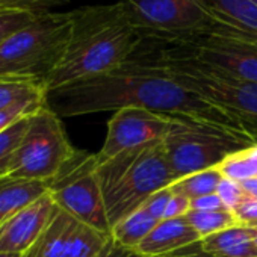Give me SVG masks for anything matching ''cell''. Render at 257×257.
I'll return each instance as SVG.
<instances>
[{
  "label": "cell",
  "instance_id": "obj_13",
  "mask_svg": "<svg viewBox=\"0 0 257 257\" xmlns=\"http://www.w3.org/2000/svg\"><path fill=\"white\" fill-rule=\"evenodd\" d=\"M58 207L49 192L0 222V252L25 255L40 240Z\"/></svg>",
  "mask_w": 257,
  "mask_h": 257
},
{
  "label": "cell",
  "instance_id": "obj_12",
  "mask_svg": "<svg viewBox=\"0 0 257 257\" xmlns=\"http://www.w3.org/2000/svg\"><path fill=\"white\" fill-rule=\"evenodd\" d=\"M110 234L89 227L61 209L32 248V257H97Z\"/></svg>",
  "mask_w": 257,
  "mask_h": 257
},
{
  "label": "cell",
  "instance_id": "obj_7",
  "mask_svg": "<svg viewBox=\"0 0 257 257\" xmlns=\"http://www.w3.org/2000/svg\"><path fill=\"white\" fill-rule=\"evenodd\" d=\"M74 152L61 116L46 104L29 115L25 134L13 153L8 176L49 183Z\"/></svg>",
  "mask_w": 257,
  "mask_h": 257
},
{
  "label": "cell",
  "instance_id": "obj_34",
  "mask_svg": "<svg viewBox=\"0 0 257 257\" xmlns=\"http://www.w3.org/2000/svg\"><path fill=\"white\" fill-rule=\"evenodd\" d=\"M0 257H23V255H17V254H7V252H0Z\"/></svg>",
  "mask_w": 257,
  "mask_h": 257
},
{
  "label": "cell",
  "instance_id": "obj_25",
  "mask_svg": "<svg viewBox=\"0 0 257 257\" xmlns=\"http://www.w3.org/2000/svg\"><path fill=\"white\" fill-rule=\"evenodd\" d=\"M46 106V100H31V101H22L11 107H7L0 110V134L5 132L8 127H11L16 121L37 112L38 109Z\"/></svg>",
  "mask_w": 257,
  "mask_h": 257
},
{
  "label": "cell",
  "instance_id": "obj_27",
  "mask_svg": "<svg viewBox=\"0 0 257 257\" xmlns=\"http://www.w3.org/2000/svg\"><path fill=\"white\" fill-rule=\"evenodd\" d=\"M173 195H174V191H173L171 185L170 186H165V188L156 191L153 195H150L141 207L150 216H153L156 221H162L164 219V215H165V210L168 207V203L173 198Z\"/></svg>",
  "mask_w": 257,
  "mask_h": 257
},
{
  "label": "cell",
  "instance_id": "obj_3",
  "mask_svg": "<svg viewBox=\"0 0 257 257\" xmlns=\"http://www.w3.org/2000/svg\"><path fill=\"white\" fill-rule=\"evenodd\" d=\"M98 179L110 228L140 209L156 191L176 182L164 141L98 161Z\"/></svg>",
  "mask_w": 257,
  "mask_h": 257
},
{
  "label": "cell",
  "instance_id": "obj_30",
  "mask_svg": "<svg viewBox=\"0 0 257 257\" xmlns=\"http://www.w3.org/2000/svg\"><path fill=\"white\" fill-rule=\"evenodd\" d=\"M191 210V198L182 194H174L173 198L168 203V207L165 210L164 219H174L182 218Z\"/></svg>",
  "mask_w": 257,
  "mask_h": 257
},
{
  "label": "cell",
  "instance_id": "obj_26",
  "mask_svg": "<svg viewBox=\"0 0 257 257\" xmlns=\"http://www.w3.org/2000/svg\"><path fill=\"white\" fill-rule=\"evenodd\" d=\"M215 194L221 198V201H222V204L225 206V209H227V210H231V212H233V210L240 204V201L246 197L243 188H242L237 182H234V180H231V179H228V177H222V180L219 182V185H218Z\"/></svg>",
  "mask_w": 257,
  "mask_h": 257
},
{
  "label": "cell",
  "instance_id": "obj_36",
  "mask_svg": "<svg viewBox=\"0 0 257 257\" xmlns=\"http://www.w3.org/2000/svg\"><path fill=\"white\" fill-rule=\"evenodd\" d=\"M23 257H32V249H31L29 252H26V254H25Z\"/></svg>",
  "mask_w": 257,
  "mask_h": 257
},
{
  "label": "cell",
  "instance_id": "obj_2",
  "mask_svg": "<svg viewBox=\"0 0 257 257\" xmlns=\"http://www.w3.org/2000/svg\"><path fill=\"white\" fill-rule=\"evenodd\" d=\"M71 37L62 59L46 80L47 91L118 68L143 43L118 2L83 7L71 11Z\"/></svg>",
  "mask_w": 257,
  "mask_h": 257
},
{
  "label": "cell",
  "instance_id": "obj_8",
  "mask_svg": "<svg viewBox=\"0 0 257 257\" xmlns=\"http://www.w3.org/2000/svg\"><path fill=\"white\" fill-rule=\"evenodd\" d=\"M47 192L58 209L89 227L110 234L98 179L97 153L76 150L47 183Z\"/></svg>",
  "mask_w": 257,
  "mask_h": 257
},
{
  "label": "cell",
  "instance_id": "obj_21",
  "mask_svg": "<svg viewBox=\"0 0 257 257\" xmlns=\"http://www.w3.org/2000/svg\"><path fill=\"white\" fill-rule=\"evenodd\" d=\"M185 216L201 239L219 233L222 230L242 225L234 212L231 210H189Z\"/></svg>",
  "mask_w": 257,
  "mask_h": 257
},
{
  "label": "cell",
  "instance_id": "obj_20",
  "mask_svg": "<svg viewBox=\"0 0 257 257\" xmlns=\"http://www.w3.org/2000/svg\"><path fill=\"white\" fill-rule=\"evenodd\" d=\"M47 89L43 82L26 79H0V110L22 101L46 100Z\"/></svg>",
  "mask_w": 257,
  "mask_h": 257
},
{
  "label": "cell",
  "instance_id": "obj_38",
  "mask_svg": "<svg viewBox=\"0 0 257 257\" xmlns=\"http://www.w3.org/2000/svg\"><path fill=\"white\" fill-rule=\"evenodd\" d=\"M251 228H254V230H255V231H257V224H255V225H252V227H251Z\"/></svg>",
  "mask_w": 257,
  "mask_h": 257
},
{
  "label": "cell",
  "instance_id": "obj_10",
  "mask_svg": "<svg viewBox=\"0 0 257 257\" xmlns=\"http://www.w3.org/2000/svg\"><path fill=\"white\" fill-rule=\"evenodd\" d=\"M167 46V44H165ZM176 52L236 79L257 83V41L225 29H213L189 44L170 46Z\"/></svg>",
  "mask_w": 257,
  "mask_h": 257
},
{
  "label": "cell",
  "instance_id": "obj_31",
  "mask_svg": "<svg viewBox=\"0 0 257 257\" xmlns=\"http://www.w3.org/2000/svg\"><path fill=\"white\" fill-rule=\"evenodd\" d=\"M191 210L209 212V210H227V209L216 194H209V195H201V197L192 198L191 200Z\"/></svg>",
  "mask_w": 257,
  "mask_h": 257
},
{
  "label": "cell",
  "instance_id": "obj_22",
  "mask_svg": "<svg viewBox=\"0 0 257 257\" xmlns=\"http://www.w3.org/2000/svg\"><path fill=\"white\" fill-rule=\"evenodd\" d=\"M221 171L215 168H209L204 171H198L194 174H189L171 185L174 194H182L186 195L188 198H197L201 195H209L215 194L219 182L222 180Z\"/></svg>",
  "mask_w": 257,
  "mask_h": 257
},
{
  "label": "cell",
  "instance_id": "obj_11",
  "mask_svg": "<svg viewBox=\"0 0 257 257\" xmlns=\"http://www.w3.org/2000/svg\"><path fill=\"white\" fill-rule=\"evenodd\" d=\"M173 119L167 115L138 107L115 110L107 121L106 140L97 153V159L106 161L119 153L164 141Z\"/></svg>",
  "mask_w": 257,
  "mask_h": 257
},
{
  "label": "cell",
  "instance_id": "obj_15",
  "mask_svg": "<svg viewBox=\"0 0 257 257\" xmlns=\"http://www.w3.org/2000/svg\"><path fill=\"white\" fill-rule=\"evenodd\" d=\"M215 26L257 41V0H200Z\"/></svg>",
  "mask_w": 257,
  "mask_h": 257
},
{
  "label": "cell",
  "instance_id": "obj_35",
  "mask_svg": "<svg viewBox=\"0 0 257 257\" xmlns=\"http://www.w3.org/2000/svg\"><path fill=\"white\" fill-rule=\"evenodd\" d=\"M7 4H8V0H0V10H5Z\"/></svg>",
  "mask_w": 257,
  "mask_h": 257
},
{
  "label": "cell",
  "instance_id": "obj_5",
  "mask_svg": "<svg viewBox=\"0 0 257 257\" xmlns=\"http://www.w3.org/2000/svg\"><path fill=\"white\" fill-rule=\"evenodd\" d=\"M156 56L179 83L230 110L257 132V83L236 79L162 43H156Z\"/></svg>",
  "mask_w": 257,
  "mask_h": 257
},
{
  "label": "cell",
  "instance_id": "obj_24",
  "mask_svg": "<svg viewBox=\"0 0 257 257\" xmlns=\"http://www.w3.org/2000/svg\"><path fill=\"white\" fill-rule=\"evenodd\" d=\"M38 14L22 10H0V44L14 32L29 25Z\"/></svg>",
  "mask_w": 257,
  "mask_h": 257
},
{
  "label": "cell",
  "instance_id": "obj_33",
  "mask_svg": "<svg viewBox=\"0 0 257 257\" xmlns=\"http://www.w3.org/2000/svg\"><path fill=\"white\" fill-rule=\"evenodd\" d=\"M177 257H210V255L201 252L200 248H198V249H195V251H186V252H183V254H180V255H177Z\"/></svg>",
  "mask_w": 257,
  "mask_h": 257
},
{
  "label": "cell",
  "instance_id": "obj_32",
  "mask_svg": "<svg viewBox=\"0 0 257 257\" xmlns=\"http://www.w3.org/2000/svg\"><path fill=\"white\" fill-rule=\"evenodd\" d=\"M177 255H180V254H177ZM177 255H170V257H177ZM97 257H146V255L140 254L137 249L125 248V246L113 242L112 239H109V242L106 243V246L101 249V252Z\"/></svg>",
  "mask_w": 257,
  "mask_h": 257
},
{
  "label": "cell",
  "instance_id": "obj_6",
  "mask_svg": "<svg viewBox=\"0 0 257 257\" xmlns=\"http://www.w3.org/2000/svg\"><path fill=\"white\" fill-rule=\"evenodd\" d=\"M143 40L182 46L209 34L215 23L200 0H118Z\"/></svg>",
  "mask_w": 257,
  "mask_h": 257
},
{
  "label": "cell",
  "instance_id": "obj_9",
  "mask_svg": "<svg viewBox=\"0 0 257 257\" xmlns=\"http://www.w3.org/2000/svg\"><path fill=\"white\" fill-rule=\"evenodd\" d=\"M164 147L177 182L189 174L215 168L228 155L246 146L215 128L173 119Z\"/></svg>",
  "mask_w": 257,
  "mask_h": 257
},
{
  "label": "cell",
  "instance_id": "obj_1",
  "mask_svg": "<svg viewBox=\"0 0 257 257\" xmlns=\"http://www.w3.org/2000/svg\"><path fill=\"white\" fill-rule=\"evenodd\" d=\"M46 104L59 116L138 107L215 128L245 146L257 144V132L240 118L179 83L158 61L156 43L149 40L118 68L47 91Z\"/></svg>",
  "mask_w": 257,
  "mask_h": 257
},
{
  "label": "cell",
  "instance_id": "obj_19",
  "mask_svg": "<svg viewBox=\"0 0 257 257\" xmlns=\"http://www.w3.org/2000/svg\"><path fill=\"white\" fill-rule=\"evenodd\" d=\"M158 222L159 221H156L143 207H140L110 228V239L125 248L135 249L149 236Z\"/></svg>",
  "mask_w": 257,
  "mask_h": 257
},
{
  "label": "cell",
  "instance_id": "obj_28",
  "mask_svg": "<svg viewBox=\"0 0 257 257\" xmlns=\"http://www.w3.org/2000/svg\"><path fill=\"white\" fill-rule=\"evenodd\" d=\"M68 0H8L5 10H22L35 14L49 13L50 8L67 4Z\"/></svg>",
  "mask_w": 257,
  "mask_h": 257
},
{
  "label": "cell",
  "instance_id": "obj_14",
  "mask_svg": "<svg viewBox=\"0 0 257 257\" xmlns=\"http://www.w3.org/2000/svg\"><path fill=\"white\" fill-rule=\"evenodd\" d=\"M200 240V234L182 216L159 221L135 249L146 257H170L186 252L185 249L197 246Z\"/></svg>",
  "mask_w": 257,
  "mask_h": 257
},
{
  "label": "cell",
  "instance_id": "obj_4",
  "mask_svg": "<svg viewBox=\"0 0 257 257\" xmlns=\"http://www.w3.org/2000/svg\"><path fill=\"white\" fill-rule=\"evenodd\" d=\"M73 29L70 13H43L0 44V79L46 85L62 59Z\"/></svg>",
  "mask_w": 257,
  "mask_h": 257
},
{
  "label": "cell",
  "instance_id": "obj_18",
  "mask_svg": "<svg viewBox=\"0 0 257 257\" xmlns=\"http://www.w3.org/2000/svg\"><path fill=\"white\" fill-rule=\"evenodd\" d=\"M216 168L224 177L237 182L246 195L257 198V144L233 152Z\"/></svg>",
  "mask_w": 257,
  "mask_h": 257
},
{
  "label": "cell",
  "instance_id": "obj_17",
  "mask_svg": "<svg viewBox=\"0 0 257 257\" xmlns=\"http://www.w3.org/2000/svg\"><path fill=\"white\" fill-rule=\"evenodd\" d=\"M46 194L47 183L11 176L0 177V222L35 203Z\"/></svg>",
  "mask_w": 257,
  "mask_h": 257
},
{
  "label": "cell",
  "instance_id": "obj_23",
  "mask_svg": "<svg viewBox=\"0 0 257 257\" xmlns=\"http://www.w3.org/2000/svg\"><path fill=\"white\" fill-rule=\"evenodd\" d=\"M28 118H29V115L16 121L11 127L7 128L5 132L0 134V177L8 176L13 153H14L20 138L25 134Z\"/></svg>",
  "mask_w": 257,
  "mask_h": 257
},
{
  "label": "cell",
  "instance_id": "obj_29",
  "mask_svg": "<svg viewBox=\"0 0 257 257\" xmlns=\"http://www.w3.org/2000/svg\"><path fill=\"white\" fill-rule=\"evenodd\" d=\"M233 212L242 225H246V227L255 225L257 224V198L246 195Z\"/></svg>",
  "mask_w": 257,
  "mask_h": 257
},
{
  "label": "cell",
  "instance_id": "obj_16",
  "mask_svg": "<svg viewBox=\"0 0 257 257\" xmlns=\"http://www.w3.org/2000/svg\"><path fill=\"white\" fill-rule=\"evenodd\" d=\"M255 231L246 225H236L200 240V251L210 257H257Z\"/></svg>",
  "mask_w": 257,
  "mask_h": 257
},
{
  "label": "cell",
  "instance_id": "obj_37",
  "mask_svg": "<svg viewBox=\"0 0 257 257\" xmlns=\"http://www.w3.org/2000/svg\"><path fill=\"white\" fill-rule=\"evenodd\" d=\"M254 230V228H252ZM255 231V230H254ZM254 240H255V243H257V231H255V234H254Z\"/></svg>",
  "mask_w": 257,
  "mask_h": 257
}]
</instances>
